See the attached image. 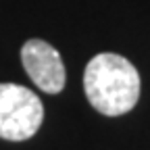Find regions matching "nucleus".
Masks as SVG:
<instances>
[{"mask_svg":"<svg viewBox=\"0 0 150 150\" xmlns=\"http://www.w3.org/2000/svg\"><path fill=\"white\" fill-rule=\"evenodd\" d=\"M83 90L90 104L106 117L129 112L140 98V73L125 56L96 54L83 71Z\"/></svg>","mask_w":150,"mask_h":150,"instance_id":"obj_1","label":"nucleus"},{"mask_svg":"<svg viewBox=\"0 0 150 150\" xmlns=\"http://www.w3.org/2000/svg\"><path fill=\"white\" fill-rule=\"evenodd\" d=\"M44 121V104L19 83H0V138L23 142L33 138Z\"/></svg>","mask_w":150,"mask_h":150,"instance_id":"obj_2","label":"nucleus"},{"mask_svg":"<svg viewBox=\"0 0 150 150\" xmlns=\"http://www.w3.org/2000/svg\"><path fill=\"white\" fill-rule=\"evenodd\" d=\"M21 61L29 79L46 94H59L65 88L67 71L59 50L44 40H27L21 48Z\"/></svg>","mask_w":150,"mask_h":150,"instance_id":"obj_3","label":"nucleus"}]
</instances>
